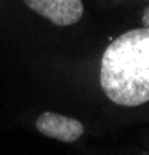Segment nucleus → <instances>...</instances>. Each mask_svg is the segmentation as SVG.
<instances>
[{"label": "nucleus", "mask_w": 149, "mask_h": 155, "mask_svg": "<svg viewBox=\"0 0 149 155\" xmlns=\"http://www.w3.org/2000/svg\"><path fill=\"white\" fill-rule=\"evenodd\" d=\"M36 129L42 135L64 143H73L82 137L84 126L81 121L55 112H44L36 120Z\"/></svg>", "instance_id": "nucleus-3"}, {"label": "nucleus", "mask_w": 149, "mask_h": 155, "mask_svg": "<svg viewBox=\"0 0 149 155\" xmlns=\"http://www.w3.org/2000/svg\"><path fill=\"white\" fill-rule=\"evenodd\" d=\"M99 85L117 106L149 102V28H135L114 39L101 56Z\"/></svg>", "instance_id": "nucleus-1"}, {"label": "nucleus", "mask_w": 149, "mask_h": 155, "mask_svg": "<svg viewBox=\"0 0 149 155\" xmlns=\"http://www.w3.org/2000/svg\"><path fill=\"white\" fill-rule=\"evenodd\" d=\"M23 3L58 27L74 25L84 16L82 0H23Z\"/></svg>", "instance_id": "nucleus-2"}]
</instances>
